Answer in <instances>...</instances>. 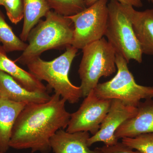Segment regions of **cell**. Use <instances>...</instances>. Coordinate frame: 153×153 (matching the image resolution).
Returning <instances> with one entry per match:
<instances>
[{"label":"cell","instance_id":"cell-21","mask_svg":"<svg viewBox=\"0 0 153 153\" xmlns=\"http://www.w3.org/2000/svg\"><path fill=\"white\" fill-rule=\"evenodd\" d=\"M102 153H141L139 151H134L128 146L122 142H118L113 146L105 145L102 147L99 148Z\"/></svg>","mask_w":153,"mask_h":153},{"label":"cell","instance_id":"cell-10","mask_svg":"<svg viewBox=\"0 0 153 153\" xmlns=\"http://www.w3.org/2000/svg\"><path fill=\"white\" fill-rule=\"evenodd\" d=\"M137 108L136 115L126 121L117 130L114 135L117 139L153 132V99L141 101Z\"/></svg>","mask_w":153,"mask_h":153},{"label":"cell","instance_id":"cell-25","mask_svg":"<svg viewBox=\"0 0 153 153\" xmlns=\"http://www.w3.org/2000/svg\"><path fill=\"white\" fill-rule=\"evenodd\" d=\"M0 153H2L1 152H0Z\"/></svg>","mask_w":153,"mask_h":153},{"label":"cell","instance_id":"cell-19","mask_svg":"<svg viewBox=\"0 0 153 153\" xmlns=\"http://www.w3.org/2000/svg\"><path fill=\"white\" fill-rule=\"evenodd\" d=\"M122 142L140 153H153V132L143 134L134 138H123Z\"/></svg>","mask_w":153,"mask_h":153},{"label":"cell","instance_id":"cell-20","mask_svg":"<svg viewBox=\"0 0 153 153\" xmlns=\"http://www.w3.org/2000/svg\"><path fill=\"white\" fill-rule=\"evenodd\" d=\"M4 7L9 20L14 25H17L25 16L23 0H4Z\"/></svg>","mask_w":153,"mask_h":153},{"label":"cell","instance_id":"cell-18","mask_svg":"<svg viewBox=\"0 0 153 153\" xmlns=\"http://www.w3.org/2000/svg\"><path fill=\"white\" fill-rule=\"evenodd\" d=\"M50 10L64 16L78 13L87 7L85 0H47Z\"/></svg>","mask_w":153,"mask_h":153},{"label":"cell","instance_id":"cell-13","mask_svg":"<svg viewBox=\"0 0 153 153\" xmlns=\"http://www.w3.org/2000/svg\"><path fill=\"white\" fill-rule=\"evenodd\" d=\"M128 10L143 54L153 56V9L138 11L128 5Z\"/></svg>","mask_w":153,"mask_h":153},{"label":"cell","instance_id":"cell-6","mask_svg":"<svg viewBox=\"0 0 153 153\" xmlns=\"http://www.w3.org/2000/svg\"><path fill=\"white\" fill-rule=\"evenodd\" d=\"M117 71L109 81L98 83L94 89L99 98L117 99L126 105L137 107L142 99L153 98V87L139 85L129 70L128 63L121 55L116 54Z\"/></svg>","mask_w":153,"mask_h":153},{"label":"cell","instance_id":"cell-7","mask_svg":"<svg viewBox=\"0 0 153 153\" xmlns=\"http://www.w3.org/2000/svg\"><path fill=\"white\" fill-rule=\"evenodd\" d=\"M108 1L98 0L80 13L66 16L74 26L71 46L82 49L103 38L108 18Z\"/></svg>","mask_w":153,"mask_h":153},{"label":"cell","instance_id":"cell-16","mask_svg":"<svg viewBox=\"0 0 153 153\" xmlns=\"http://www.w3.org/2000/svg\"><path fill=\"white\" fill-rule=\"evenodd\" d=\"M25 10L24 24L20 38L22 41H27L31 30L41 18L45 17L50 9L47 0H23Z\"/></svg>","mask_w":153,"mask_h":153},{"label":"cell","instance_id":"cell-12","mask_svg":"<svg viewBox=\"0 0 153 153\" xmlns=\"http://www.w3.org/2000/svg\"><path fill=\"white\" fill-rule=\"evenodd\" d=\"M90 137L88 132L69 133L61 129L51 137L50 146L54 153H102L99 148L89 149L87 141Z\"/></svg>","mask_w":153,"mask_h":153},{"label":"cell","instance_id":"cell-24","mask_svg":"<svg viewBox=\"0 0 153 153\" xmlns=\"http://www.w3.org/2000/svg\"><path fill=\"white\" fill-rule=\"evenodd\" d=\"M148 1L150 3H152V4H153V0H148Z\"/></svg>","mask_w":153,"mask_h":153},{"label":"cell","instance_id":"cell-3","mask_svg":"<svg viewBox=\"0 0 153 153\" xmlns=\"http://www.w3.org/2000/svg\"><path fill=\"white\" fill-rule=\"evenodd\" d=\"M78 50L70 46L54 60L46 61L38 57L30 60L26 66L37 79L47 82L48 87L54 89L55 93L69 103H76L82 97V91L80 86L71 83L68 74Z\"/></svg>","mask_w":153,"mask_h":153},{"label":"cell","instance_id":"cell-15","mask_svg":"<svg viewBox=\"0 0 153 153\" xmlns=\"http://www.w3.org/2000/svg\"><path fill=\"white\" fill-rule=\"evenodd\" d=\"M0 44V71L14 78L27 90L33 92H48V88L30 71L19 67L15 61L10 59Z\"/></svg>","mask_w":153,"mask_h":153},{"label":"cell","instance_id":"cell-23","mask_svg":"<svg viewBox=\"0 0 153 153\" xmlns=\"http://www.w3.org/2000/svg\"><path fill=\"white\" fill-rule=\"evenodd\" d=\"M4 0H0V5L3 6L4 4Z\"/></svg>","mask_w":153,"mask_h":153},{"label":"cell","instance_id":"cell-2","mask_svg":"<svg viewBox=\"0 0 153 153\" xmlns=\"http://www.w3.org/2000/svg\"><path fill=\"white\" fill-rule=\"evenodd\" d=\"M44 21L40 20L29 34L27 46L14 60L23 65L50 49H66L72 45L73 22L66 16L50 10Z\"/></svg>","mask_w":153,"mask_h":153},{"label":"cell","instance_id":"cell-14","mask_svg":"<svg viewBox=\"0 0 153 153\" xmlns=\"http://www.w3.org/2000/svg\"><path fill=\"white\" fill-rule=\"evenodd\" d=\"M27 104L0 98V152L5 153L10 147L12 131L19 115Z\"/></svg>","mask_w":153,"mask_h":153},{"label":"cell","instance_id":"cell-17","mask_svg":"<svg viewBox=\"0 0 153 153\" xmlns=\"http://www.w3.org/2000/svg\"><path fill=\"white\" fill-rule=\"evenodd\" d=\"M0 44L7 53L24 51L27 46L17 37L12 28L6 22L5 17L0 10Z\"/></svg>","mask_w":153,"mask_h":153},{"label":"cell","instance_id":"cell-5","mask_svg":"<svg viewBox=\"0 0 153 153\" xmlns=\"http://www.w3.org/2000/svg\"><path fill=\"white\" fill-rule=\"evenodd\" d=\"M82 52L78 72L82 97H85L96 87L101 77L116 72V52L103 38L85 46Z\"/></svg>","mask_w":153,"mask_h":153},{"label":"cell","instance_id":"cell-1","mask_svg":"<svg viewBox=\"0 0 153 153\" xmlns=\"http://www.w3.org/2000/svg\"><path fill=\"white\" fill-rule=\"evenodd\" d=\"M66 102L55 93L47 102L27 105L13 128L10 148L30 149L32 153L50 152L51 137L59 130L67 128L70 120Z\"/></svg>","mask_w":153,"mask_h":153},{"label":"cell","instance_id":"cell-4","mask_svg":"<svg viewBox=\"0 0 153 153\" xmlns=\"http://www.w3.org/2000/svg\"><path fill=\"white\" fill-rule=\"evenodd\" d=\"M108 18L104 36L114 49L116 54L121 55L128 63L134 60L142 62L143 52L136 37L128 5L117 0L108 3Z\"/></svg>","mask_w":153,"mask_h":153},{"label":"cell","instance_id":"cell-8","mask_svg":"<svg viewBox=\"0 0 153 153\" xmlns=\"http://www.w3.org/2000/svg\"><path fill=\"white\" fill-rule=\"evenodd\" d=\"M112 100L97 96L94 90L85 97L78 109L71 114L66 131L69 133L87 131L97 133L102 121L109 111Z\"/></svg>","mask_w":153,"mask_h":153},{"label":"cell","instance_id":"cell-11","mask_svg":"<svg viewBox=\"0 0 153 153\" xmlns=\"http://www.w3.org/2000/svg\"><path fill=\"white\" fill-rule=\"evenodd\" d=\"M51 97L48 92L27 90L10 75L0 71V98L27 105L47 102Z\"/></svg>","mask_w":153,"mask_h":153},{"label":"cell","instance_id":"cell-22","mask_svg":"<svg viewBox=\"0 0 153 153\" xmlns=\"http://www.w3.org/2000/svg\"><path fill=\"white\" fill-rule=\"evenodd\" d=\"M98 0H85L86 7L93 4ZM119 2L123 4L128 5L140 8L143 7L142 0H117Z\"/></svg>","mask_w":153,"mask_h":153},{"label":"cell","instance_id":"cell-9","mask_svg":"<svg viewBox=\"0 0 153 153\" xmlns=\"http://www.w3.org/2000/svg\"><path fill=\"white\" fill-rule=\"evenodd\" d=\"M137 112V107L126 105L119 100H112L109 111L102 121L99 130L89 138L88 146L90 147L98 142L104 143L105 146L116 144L118 140L114 135L117 130L126 121L135 116Z\"/></svg>","mask_w":153,"mask_h":153}]
</instances>
